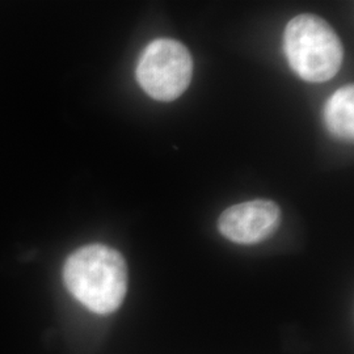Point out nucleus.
Segmentation results:
<instances>
[{
  "label": "nucleus",
  "instance_id": "5",
  "mask_svg": "<svg viewBox=\"0 0 354 354\" xmlns=\"http://www.w3.org/2000/svg\"><path fill=\"white\" fill-rule=\"evenodd\" d=\"M326 122L335 137L353 140L354 89L352 84L337 89L332 95L326 106Z\"/></svg>",
  "mask_w": 354,
  "mask_h": 354
},
{
  "label": "nucleus",
  "instance_id": "1",
  "mask_svg": "<svg viewBox=\"0 0 354 354\" xmlns=\"http://www.w3.org/2000/svg\"><path fill=\"white\" fill-rule=\"evenodd\" d=\"M64 279L76 299L96 314L113 313L127 295V263L121 253L102 244L73 253L64 264Z\"/></svg>",
  "mask_w": 354,
  "mask_h": 354
},
{
  "label": "nucleus",
  "instance_id": "4",
  "mask_svg": "<svg viewBox=\"0 0 354 354\" xmlns=\"http://www.w3.org/2000/svg\"><path fill=\"white\" fill-rule=\"evenodd\" d=\"M279 218L276 203L256 200L228 207L221 215L218 227L228 241L253 244L268 239L279 227Z\"/></svg>",
  "mask_w": 354,
  "mask_h": 354
},
{
  "label": "nucleus",
  "instance_id": "2",
  "mask_svg": "<svg viewBox=\"0 0 354 354\" xmlns=\"http://www.w3.org/2000/svg\"><path fill=\"white\" fill-rule=\"evenodd\" d=\"M285 51L292 70L307 82H327L342 67L340 39L328 23L314 15L297 16L288 24Z\"/></svg>",
  "mask_w": 354,
  "mask_h": 354
},
{
  "label": "nucleus",
  "instance_id": "3",
  "mask_svg": "<svg viewBox=\"0 0 354 354\" xmlns=\"http://www.w3.org/2000/svg\"><path fill=\"white\" fill-rule=\"evenodd\" d=\"M193 61L188 49L178 41L155 39L140 55L137 79L152 99L172 102L189 87Z\"/></svg>",
  "mask_w": 354,
  "mask_h": 354
}]
</instances>
